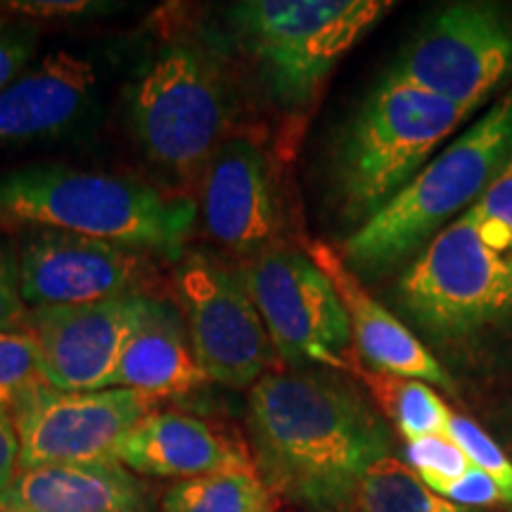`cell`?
<instances>
[{
    "mask_svg": "<svg viewBox=\"0 0 512 512\" xmlns=\"http://www.w3.org/2000/svg\"><path fill=\"white\" fill-rule=\"evenodd\" d=\"M266 512H287V510L283 508V501H278L275 505H271V508H268Z\"/></svg>",
    "mask_w": 512,
    "mask_h": 512,
    "instance_id": "obj_32",
    "label": "cell"
},
{
    "mask_svg": "<svg viewBox=\"0 0 512 512\" xmlns=\"http://www.w3.org/2000/svg\"><path fill=\"white\" fill-rule=\"evenodd\" d=\"M131 126L147 159L195 174L226 140L228 98L216 64L190 43H171L133 83Z\"/></svg>",
    "mask_w": 512,
    "mask_h": 512,
    "instance_id": "obj_6",
    "label": "cell"
},
{
    "mask_svg": "<svg viewBox=\"0 0 512 512\" xmlns=\"http://www.w3.org/2000/svg\"><path fill=\"white\" fill-rule=\"evenodd\" d=\"M145 254L64 230H41L19 252L17 283L31 309L79 306L140 294Z\"/></svg>",
    "mask_w": 512,
    "mask_h": 512,
    "instance_id": "obj_14",
    "label": "cell"
},
{
    "mask_svg": "<svg viewBox=\"0 0 512 512\" xmlns=\"http://www.w3.org/2000/svg\"><path fill=\"white\" fill-rule=\"evenodd\" d=\"M354 373L366 382L382 411L392 418L394 427L406 441L446 432L451 411L427 382L380 373V370H363L361 366H356Z\"/></svg>",
    "mask_w": 512,
    "mask_h": 512,
    "instance_id": "obj_21",
    "label": "cell"
},
{
    "mask_svg": "<svg viewBox=\"0 0 512 512\" xmlns=\"http://www.w3.org/2000/svg\"><path fill=\"white\" fill-rule=\"evenodd\" d=\"M278 501L256 467L247 465L171 484L157 512H266Z\"/></svg>",
    "mask_w": 512,
    "mask_h": 512,
    "instance_id": "obj_20",
    "label": "cell"
},
{
    "mask_svg": "<svg viewBox=\"0 0 512 512\" xmlns=\"http://www.w3.org/2000/svg\"><path fill=\"white\" fill-rule=\"evenodd\" d=\"M155 304L157 299L140 292L93 304L31 309L29 332L41 351L43 382L57 392L107 389L128 339Z\"/></svg>",
    "mask_w": 512,
    "mask_h": 512,
    "instance_id": "obj_12",
    "label": "cell"
},
{
    "mask_svg": "<svg viewBox=\"0 0 512 512\" xmlns=\"http://www.w3.org/2000/svg\"><path fill=\"white\" fill-rule=\"evenodd\" d=\"M441 498L472 510L503 503V494L501 489H498V484L475 465H472L470 470H467V475L460 477L456 484L448 486L444 494H441Z\"/></svg>",
    "mask_w": 512,
    "mask_h": 512,
    "instance_id": "obj_29",
    "label": "cell"
},
{
    "mask_svg": "<svg viewBox=\"0 0 512 512\" xmlns=\"http://www.w3.org/2000/svg\"><path fill=\"white\" fill-rule=\"evenodd\" d=\"M157 496L119 463H69L19 470L0 512H157Z\"/></svg>",
    "mask_w": 512,
    "mask_h": 512,
    "instance_id": "obj_18",
    "label": "cell"
},
{
    "mask_svg": "<svg viewBox=\"0 0 512 512\" xmlns=\"http://www.w3.org/2000/svg\"><path fill=\"white\" fill-rule=\"evenodd\" d=\"M396 292L437 337H465L512 316V268L484 245L467 211L422 247Z\"/></svg>",
    "mask_w": 512,
    "mask_h": 512,
    "instance_id": "obj_7",
    "label": "cell"
},
{
    "mask_svg": "<svg viewBox=\"0 0 512 512\" xmlns=\"http://www.w3.org/2000/svg\"><path fill=\"white\" fill-rule=\"evenodd\" d=\"M306 254L335 287L339 302L349 316L356 354H361L380 373L411 377V380L437 384L448 392H456V384L448 377L444 366L399 318H394L380 302H375L373 294L361 285L358 275L344 264L339 249L328 242H311Z\"/></svg>",
    "mask_w": 512,
    "mask_h": 512,
    "instance_id": "obj_16",
    "label": "cell"
},
{
    "mask_svg": "<svg viewBox=\"0 0 512 512\" xmlns=\"http://www.w3.org/2000/svg\"><path fill=\"white\" fill-rule=\"evenodd\" d=\"M356 505L361 512H482L434 494L411 467L392 456L377 460L363 475Z\"/></svg>",
    "mask_w": 512,
    "mask_h": 512,
    "instance_id": "obj_22",
    "label": "cell"
},
{
    "mask_svg": "<svg viewBox=\"0 0 512 512\" xmlns=\"http://www.w3.org/2000/svg\"><path fill=\"white\" fill-rule=\"evenodd\" d=\"M0 8L17 17L34 19H79L93 15H107L114 10L112 3H95V0H12Z\"/></svg>",
    "mask_w": 512,
    "mask_h": 512,
    "instance_id": "obj_28",
    "label": "cell"
},
{
    "mask_svg": "<svg viewBox=\"0 0 512 512\" xmlns=\"http://www.w3.org/2000/svg\"><path fill=\"white\" fill-rule=\"evenodd\" d=\"M387 74L472 114L512 74V15L494 3L448 5Z\"/></svg>",
    "mask_w": 512,
    "mask_h": 512,
    "instance_id": "obj_9",
    "label": "cell"
},
{
    "mask_svg": "<svg viewBox=\"0 0 512 512\" xmlns=\"http://www.w3.org/2000/svg\"><path fill=\"white\" fill-rule=\"evenodd\" d=\"M470 114L384 76L339 136L332 183L344 219L366 223L430 162Z\"/></svg>",
    "mask_w": 512,
    "mask_h": 512,
    "instance_id": "obj_4",
    "label": "cell"
},
{
    "mask_svg": "<svg viewBox=\"0 0 512 512\" xmlns=\"http://www.w3.org/2000/svg\"><path fill=\"white\" fill-rule=\"evenodd\" d=\"M192 354L209 382L252 389L273 366V344L242 273L204 254H183L176 268Z\"/></svg>",
    "mask_w": 512,
    "mask_h": 512,
    "instance_id": "obj_10",
    "label": "cell"
},
{
    "mask_svg": "<svg viewBox=\"0 0 512 512\" xmlns=\"http://www.w3.org/2000/svg\"><path fill=\"white\" fill-rule=\"evenodd\" d=\"M467 214L475 221L484 245L512 268V159Z\"/></svg>",
    "mask_w": 512,
    "mask_h": 512,
    "instance_id": "obj_23",
    "label": "cell"
},
{
    "mask_svg": "<svg viewBox=\"0 0 512 512\" xmlns=\"http://www.w3.org/2000/svg\"><path fill=\"white\" fill-rule=\"evenodd\" d=\"M0 219L183 259L197 204L138 178L69 166H27L0 174Z\"/></svg>",
    "mask_w": 512,
    "mask_h": 512,
    "instance_id": "obj_2",
    "label": "cell"
},
{
    "mask_svg": "<svg viewBox=\"0 0 512 512\" xmlns=\"http://www.w3.org/2000/svg\"><path fill=\"white\" fill-rule=\"evenodd\" d=\"M117 463L138 477L190 479L254 465L249 448L221 427L178 411H150L124 434Z\"/></svg>",
    "mask_w": 512,
    "mask_h": 512,
    "instance_id": "obj_15",
    "label": "cell"
},
{
    "mask_svg": "<svg viewBox=\"0 0 512 512\" xmlns=\"http://www.w3.org/2000/svg\"><path fill=\"white\" fill-rule=\"evenodd\" d=\"M406 458L411 463V470L420 477V482L439 496L448 486L456 484L460 477H465L472 467L463 448L448 439L446 434H432V437L408 441Z\"/></svg>",
    "mask_w": 512,
    "mask_h": 512,
    "instance_id": "obj_24",
    "label": "cell"
},
{
    "mask_svg": "<svg viewBox=\"0 0 512 512\" xmlns=\"http://www.w3.org/2000/svg\"><path fill=\"white\" fill-rule=\"evenodd\" d=\"M200 200L216 245L247 259L280 247L283 200L268 152L254 138L223 140L202 169Z\"/></svg>",
    "mask_w": 512,
    "mask_h": 512,
    "instance_id": "obj_13",
    "label": "cell"
},
{
    "mask_svg": "<svg viewBox=\"0 0 512 512\" xmlns=\"http://www.w3.org/2000/svg\"><path fill=\"white\" fill-rule=\"evenodd\" d=\"M29 330V311L19 294L17 275L3 254H0V335L5 332Z\"/></svg>",
    "mask_w": 512,
    "mask_h": 512,
    "instance_id": "obj_30",
    "label": "cell"
},
{
    "mask_svg": "<svg viewBox=\"0 0 512 512\" xmlns=\"http://www.w3.org/2000/svg\"><path fill=\"white\" fill-rule=\"evenodd\" d=\"M209 377L192 354L188 330L176 309L157 302L145 323L128 339L107 389H133L150 396H185L204 387Z\"/></svg>",
    "mask_w": 512,
    "mask_h": 512,
    "instance_id": "obj_19",
    "label": "cell"
},
{
    "mask_svg": "<svg viewBox=\"0 0 512 512\" xmlns=\"http://www.w3.org/2000/svg\"><path fill=\"white\" fill-rule=\"evenodd\" d=\"M510 159L512 93L489 107L344 240L339 249L344 264L356 275H377L399 266L453 223L456 214L470 209Z\"/></svg>",
    "mask_w": 512,
    "mask_h": 512,
    "instance_id": "obj_3",
    "label": "cell"
},
{
    "mask_svg": "<svg viewBox=\"0 0 512 512\" xmlns=\"http://www.w3.org/2000/svg\"><path fill=\"white\" fill-rule=\"evenodd\" d=\"M242 278L280 361L290 368L358 366L347 311L309 254L273 247L249 259Z\"/></svg>",
    "mask_w": 512,
    "mask_h": 512,
    "instance_id": "obj_8",
    "label": "cell"
},
{
    "mask_svg": "<svg viewBox=\"0 0 512 512\" xmlns=\"http://www.w3.org/2000/svg\"><path fill=\"white\" fill-rule=\"evenodd\" d=\"M392 8L384 0H245L230 8V22L278 105L304 110L351 46Z\"/></svg>",
    "mask_w": 512,
    "mask_h": 512,
    "instance_id": "obj_5",
    "label": "cell"
},
{
    "mask_svg": "<svg viewBox=\"0 0 512 512\" xmlns=\"http://www.w3.org/2000/svg\"><path fill=\"white\" fill-rule=\"evenodd\" d=\"M249 456L280 501L354 508L358 484L389 456V434L354 389L306 368L271 370L249 389Z\"/></svg>",
    "mask_w": 512,
    "mask_h": 512,
    "instance_id": "obj_1",
    "label": "cell"
},
{
    "mask_svg": "<svg viewBox=\"0 0 512 512\" xmlns=\"http://www.w3.org/2000/svg\"><path fill=\"white\" fill-rule=\"evenodd\" d=\"M133 389L57 392L41 384L15 403L19 470L69 463H117V446L152 411Z\"/></svg>",
    "mask_w": 512,
    "mask_h": 512,
    "instance_id": "obj_11",
    "label": "cell"
},
{
    "mask_svg": "<svg viewBox=\"0 0 512 512\" xmlns=\"http://www.w3.org/2000/svg\"><path fill=\"white\" fill-rule=\"evenodd\" d=\"M38 31L24 19L0 17V91L29 67L36 55Z\"/></svg>",
    "mask_w": 512,
    "mask_h": 512,
    "instance_id": "obj_27",
    "label": "cell"
},
{
    "mask_svg": "<svg viewBox=\"0 0 512 512\" xmlns=\"http://www.w3.org/2000/svg\"><path fill=\"white\" fill-rule=\"evenodd\" d=\"M444 434L463 448L472 465L494 479L503 494V503H512V463L503 453V448L477 422L458 413H451Z\"/></svg>",
    "mask_w": 512,
    "mask_h": 512,
    "instance_id": "obj_26",
    "label": "cell"
},
{
    "mask_svg": "<svg viewBox=\"0 0 512 512\" xmlns=\"http://www.w3.org/2000/svg\"><path fill=\"white\" fill-rule=\"evenodd\" d=\"M19 472V434L15 406L0 401V494Z\"/></svg>",
    "mask_w": 512,
    "mask_h": 512,
    "instance_id": "obj_31",
    "label": "cell"
},
{
    "mask_svg": "<svg viewBox=\"0 0 512 512\" xmlns=\"http://www.w3.org/2000/svg\"><path fill=\"white\" fill-rule=\"evenodd\" d=\"M95 83V64L67 50L31 62L0 91V147L67 131L88 107Z\"/></svg>",
    "mask_w": 512,
    "mask_h": 512,
    "instance_id": "obj_17",
    "label": "cell"
},
{
    "mask_svg": "<svg viewBox=\"0 0 512 512\" xmlns=\"http://www.w3.org/2000/svg\"><path fill=\"white\" fill-rule=\"evenodd\" d=\"M41 351L29 330L0 335V401L15 403L31 389L41 387Z\"/></svg>",
    "mask_w": 512,
    "mask_h": 512,
    "instance_id": "obj_25",
    "label": "cell"
},
{
    "mask_svg": "<svg viewBox=\"0 0 512 512\" xmlns=\"http://www.w3.org/2000/svg\"><path fill=\"white\" fill-rule=\"evenodd\" d=\"M328 512H361V510H358V505H354V508H342V510H328Z\"/></svg>",
    "mask_w": 512,
    "mask_h": 512,
    "instance_id": "obj_33",
    "label": "cell"
}]
</instances>
